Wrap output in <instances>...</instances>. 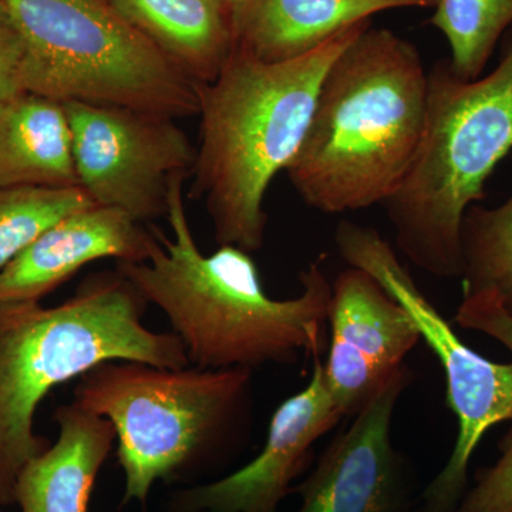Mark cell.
Returning <instances> with one entry per match:
<instances>
[{
    "label": "cell",
    "instance_id": "52a82bcc",
    "mask_svg": "<svg viewBox=\"0 0 512 512\" xmlns=\"http://www.w3.org/2000/svg\"><path fill=\"white\" fill-rule=\"evenodd\" d=\"M23 46V92L173 119L198 116V84L106 0H3Z\"/></svg>",
    "mask_w": 512,
    "mask_h": 512
},
{
    "label": "cell",
    "instance_id": "cb8c5ba5",
    "mask_svg": "<svg viewBox=\"0 0 512 512\" xmlns=\"http://www.w3.org/2000/svg\"><path fill=\"white\" fill-rule=\"evenodd\" d=\"M228 2H231L232 5H238V3H242L244 0H228Z\"/></svg>",
    "mask_w": 512,
    "mask_h": 512
},
{
    "label": "cell",
    "instance_id": "8992f818",
    "mask_svg": "<svg viewBox=\"0 0 512 512\" xmlns=\"http://www.w3.org/2000/svg\"><path fill=\"white\" fill-rule=\"evenodd\" d=\"M512 151V40L493 72L464 80L448 59L429 72L426 123L403 183L384 202L399 251L441 279L461 278L468 208Z\"/></svg>",
    "mask_w": 512,
    "mask_h": 512
},
{
    "label": "cell",
    "instance_id": "9a60e30c",
    "mask_svg": "<svg viewBox=\"0 0 512 512\" xmlns=\"http://www.w3.org/2000/svg\"><path fill=\"white\" fill-rule=\"evenodd\" d=\"M59 439L20 471V512H87L94 483L117 440L113 424L76 403L57 407Z\"/></svg>",
    "mask_w": 512,
    "mask_h": 512
},
{
    "label": "cell",
    "instance_id": "44dd1931",
    "mask_svg": "<svg viewBox=\"0 0 512 512\" xmlns=\"http://www.w3.org/2000/svg\"><path fill=\"white\" fill-rule=\"evenodd\" d=\"M498 447V460L477 474L454 512H512V429Z\"/></svg>",
    "mask_w": 512,
    "mask_h": 512
},
{
    "label": "cell",
    "instance_id": "5bb4252c",
    "mask_svg": "<svg viewBox=\"0 0 512 512\" xmlns=\"http://www.w3.org/2000/svg\"><path fill=\"white\" fill-rule=\"evenodd\" d=\"M437 0H244L234 10L235 46L266 63L288 62L343 30L397 9L434 8Z\"/></svg>",
    "mask_w": 512,
    "mask_h": 512
},
{
    "label": "cell",
    "instance_id": "5b68a950",
    "mask_svg": "<svg viewBox=\"0 0 512 512\" xmlns=\"http://www.w3.org/2000/svg\"><path fill=\"white\" fill-rule=\"evenodd\" d=\"M252 373L106 360L77 379L73 403L116 430L121 505H144L157 481L191 483L237 456L252 433Z\"/></svg>",
    "mask_w": 512,
    "mask_h": 512
},
{
    "label": "cell",
    "instance_id": "2e32d148",
    "mask_svg": "<svg viewBox=\"0 0 512 512\" xmlns=\"http://www.w3.org/2000/svg\"><path fill=\"white\" fill-rule=\"evenodd\" d=\"M192 82H214L235 46L228 0H106Z\"/></svg>",
    "mask_w": 512,
    "mask_h": 512
},
{
    "label": "cell",
    "instance_id": "277c9868",
    "mask_svg": "<svg viewBox=\"0 0 512 512\" xmlns=\"http://www.w3.org/2000/svg\"><path fill=\"white\" fill-rule=\"evenodd\" d=\"M148 303L119 271L87 276L60 305L0 303V505L15 504L20 471L50 446L37 407L60 384L106 360L165 369L190 366L173 332L143 323Z\"/></svg>",
    "mask_w": 512,
    "mask_h": 512
},
{
    "label": "cell",
    "instance_id": "6da1fadb",
    "mask_svg": "<svg viewBox=\"0 0 512 512\" xmlns=\"http://www.w3.org/2000/svg\"><path fill=\"white\" fill-rule=\"evenodd\" d=\"M183 185L178 181L170 194L165 220L171 238L151 225L157 242L147 261L117 262L116 269L167 316L190 366L254 370L291 366L299 353H320L332 295L323 258L301 272L296 298H271L249 252L222 245L202 254L188 222Z\"/></svg>",
    "mask_w": 512,
    "mask_h": 512
},
{
    "label": "cell",
    "instance_id": "ac0fdd59",
    "mask_svg": "<svg viewBox=\"0 0 512 512\" xmlns=\"http://www.w3.org/2000/svg\"><path fill=\"white\" fill-rule=\"evenodd\" d=\"M463 295L493 293L512 316V194L498 207L473 205L461 228Z\"/></svg>",
    "mask_w": 512,
    "mask_h": 512
},
{
    "label": "cell",
    "instance_id": "9c48e42d",
    "mask_svg": "<svg viewBox=\"0 0 512 512\" xmlns=\"http://www.w3.org/2000/svg\"><path fill=\"white\" fill-rule=\"evenodd\" d=\"M80 187L97 205L141 224L167 218L174 184L191 178L197 147L173 117L127 107L64 103Z\"/></svg>",
    "mask_w": 512,
    "mask_h": 512
},
{
    "label": "cell",
    "instance_id": "7c38bea8",
    "mask_svg": "<svg viewBox=\"0 0 512 512\" xmlns=\"http://www.w3.org/2000/svg\"><path fill=\"white\" fill-rule=\"evenodd\" d=\"M312 359L311 380L275 410L261 453L227 477L175 491L167 512H279L316 441L345 417L326 386L319 353Z\"/></svg>",
    "mask_w": 512,
    "mask_h": 512
},
{
    "label": "cell",
    "instance_id": "ba28073f",
    "mask_svg": "<svg viewBox=\"0 0 512 512\" xmlns=\"http://www.w3.org/2000/svg\"><path fill=\"white\" fill-rule=\"evenodd\" d=\"M335 244L343 261L362 269L406 309L446 376V403L457 420L447 463L424 487L417 512H454L467 491L468 468L490 429L512 421V363L491 362L467 346L397 258L377 229L340 221Z\"/></svg>",
    "mask_w": 512,
    "mask_h": 512
},
{
    "label": "cell",
    "instance_id": "8fae6325",
    "mask_svg": "<svg viewBox=\"0 0 512 512\" xmlns=\"http://www.w3.org/2000/svg\"><path fill=\"white\" fill-rule=\"evenodd\" d=\"M326 386L345 417H353L404 366L420 342L406 309L372 275L350 266L332 282Z\"/></svg>",
    "mask_w": 512,
    "mask_h": 512
},
{
    "label": "cell",
    "instance_id": "4fadbf2b",
    "mask_svg": "<svg viewBox=\"0 0 512 512\" xmlns=\"http://www.w3.org/2000/svg\"><path fill=\"white\" fill-rule=\"evenodd\" d=\"M157 238L126 212L89 205L60 218L0 272V303L40 302L104 258L147 261Z\"/></svg>",
    "mask_w": 512,
    "mask_h": 512
},
{
    "label": "cell",
    "instance_id": "7a4b0ae2",
    "mask_svg": "<svg viewBox=\"0 0 512 512\" xmlns=\"http://www.w3.org/2000/svg\"><path fill=\"white\" fill-rule=\"evenodd\" d=\"M427 100L419 49L392 29L363 30L323 77L302 146L286 168L306 207L336 215L389 200L416 156Z\"/></svg>",
    "mask_w": 512,
    "mask_h": 512
},
{
    "label": "cell",
    "instance_id": "30bf717a",
    "mask_svg": "<svg viewBox=\"0 0 512 512\" xmlns=\"http://www.w3.org/2000/svg\"><path fill=\"white\" fill-rule=\"evenodd\" d=\"M406 365L333 437L292 493L296 512H417L412 463L393 443V417L412 382Z\"/></svg>",
    "mask_w": 512,
    "mask_h": 512
},
{
    "label": "cell",
    "instance_id": "d6986e66",
    "mask_svg": "<svg viewBox=\"0 0 512 512\" xmlns=\"http://www.w3.org/2000/svg\"><path fill=\"white\" fill-rule=\"evenodd\" d=\"M450 46L451 70L480 79L498 40L512 25V0H437L429 19Z\"/></svg>",
    "mask_w": 512,
    "mask_h": 512
},
{
    "label": "cell",
    "instance_id": "603a6c76",
    "mask_svg": "<svg viewBox=\"0 0 512 512\" xmlns=\"http://www.w3.org/2000/svg\"><path fill=\"white\" fill-rule=\"evenodd\" d=\"M23 57L25 46L22 36L5 3L0 0V101L23 92Z\"/></svg>",
    "mask_w": 512,
    "mask_h": 512
},
{
    "label": "cell",
    "instance_id": "ffe728a7",
    "mask_svg": "<svg viewBox=\"0 0 512 512\" xmlns=\"http://www.w3.org/2000/svg\"><path fill=\"white\" fill-rule=\"evenodd\" d=\"M93 204L82 187L0 188V272L60 218Z\"/></svg>",
    "mask_w": 512,
    "mask_h": 512
},
{
    "label": "cell",
    "instance_id": "e0dca14e",
    "mask_svg": "<svg viewBox=\"0 0 512 512\" xmlns=\"http://www.w3.org/2000/svg\"><path fill=\"white\" fill-rule=\"evenodd\" d=\"M80 187L64 104L30 92L0 101V188Z\"/></svg>",
    "mask_w": 512,
    "mask_h": 512
},
{
    "label": "cell",
    "instance_id": "3957f363",
    "mask_svg": "<svg viewBox=\"0 0 512 512\" xmlns=\"http://www.w3.org/2000/svg\"><path fill=\"white\" fill-rule=\"evenodd\" d=\"M370 25L343 30L288 62H262L234 46L217 79L198 84L191 197L204 201L218 247L249 254L264 247L269 185L301 148L329 67Z\"/></svg>",
    "mask_w": 512,
    "mask_h": 512
},
{
    "label": "cell",
    "instance_id": "7402d4cb",
    "mask_svg": "<svg viewBox=\"0 0 512 512\" xmlns=\"http://www.w3.org/2000/svg\"><path fill=\"white\" fill-rule=\"evenodd\" d=\"M454 323L460 328L490 336L512 353V316L493 293L463 295Z\"/></svg>",
    "mask_w": 512,
    "mask_h": 512
}]
</instances>
